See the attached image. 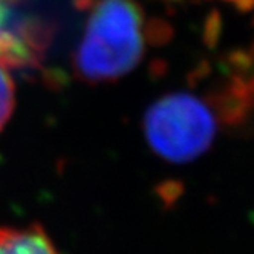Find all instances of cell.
<instances>
[{"label":"cell","mask_w":254,"mask_h":254,"mask_svg":"<svg viewBox=\"0 0 254 254\" xmlns=\"http://www.w3.org/2000/svg\"><path fill=\"white\" fill-rule=\"evenodd\" d=\"M92 3H94V0H75V5L80 9H86V8H89Z\"/></svg>","instance_id":"obj_8"},{"label":"cell","mask_w":254,"mask_h":254,"mask_svg":"<svg viewBox=\"0 0 254 254\" xmlns=\"http://www.w3.org/2000/svg\"><path fill=\"white\" fill-rule=\"evenodd\" d=\"M14 109V83L5 66L0 64V130L9 120Z\"/></svg>","instance_id":"obj_5"},{"label":"cell","mask_w":254,"mask_h":254,"mask_svg":"<svg viewBox=\"0 0 254 254\" xmlns=\"http://www.w3.org/2000/svg\"><path fill=\"white\" fill-rule=\"evenodd\" d=\"M222 2H227V3H231L238 8L239 11L245 12V11H250L254 8V0H222Z\"/></svg>","instance_id":"obj_7"},{"label":"cell","mask_w":254,"mask_h":254,"mask_svg":"<svg viewBox=\"0 0 254 254\" xmlns=\"http://www.w3.org/2000/svg\"><path fill=\"white\" fill-rule=\"evenodd\" d=\"M0 254H59L42 225H0Z\"/></svg>","instance_id":"obj_4"},{"label":"cell","mask_w":254,"mask_h":254,"mask_svg":"<svg viewBox=\"0 0 254 254\" xmlns=\"http://www.w3.org/2000/svg\"><path fill=\"white\" fill-rule=\"evenodd\" d=\"M217 123L205 101L175 92L155 101L144 117L150 149L162 159L184 164L199 158L214 141Z\"/></svg>","instance_id":"obj_2"},{"label":"cell","mask_w":254,"mask_h":254,"mask_svg":"<svg viewBox=\"0 0 254 254\" xmlns=\"http://www.w3.org/2000/svg\"><path fill=\"white\" fill-rule=\"evenodd\" d=\"M12 0H0V64L5 67L39 66L49 40V29L20 14Z\"/></svg>","instance_id":"obj_3"},{"label":"cell","mask_w":254,"mask_h":254,"mask_svg":"<svg viewBox=\"0 0 254 254\" xmlns=\"http://www.w3.org/2000/svg\"><path fill=\"white\" fill-rule=\"evenodd\" d=\"M86 23L74 54L75 74L89 83L115 81L139 64L152 34L155 40L169 28H147L135 0H100Z\"/></svg>","instance_id":"obj_1"},{"label":"cell","mask_w":254,"mask_h":254,"mask_svg":"<svg viewBox=\"0 0 254 254\" xmlns=\"http://www.w3.org/2000/svg\"><path fill=\"white\" fill-rule=\"evenodd\" d=\"M238 64L239 77L247 84L250 94L254 98V48L247 54H239Z\"/></svg>","instance_id":"obj_6"}]
</instances>
